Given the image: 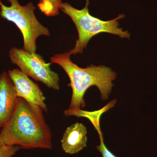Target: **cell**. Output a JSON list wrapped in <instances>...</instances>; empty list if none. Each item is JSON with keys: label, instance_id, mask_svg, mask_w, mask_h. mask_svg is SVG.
<instances>
[{"label": "cell", "instance_id": "6da1fadb", "mask_svg": "<svg viewBox=\"0 0 157 157\" xmlns=\"http://www.w3.org/2000/svg\"><path fill=\"white\" fill-rule=\"evenodd\" d=\"M43 112L17 98L13 113L0 131V138L6 144L21 149H51V132Z\"/></svg>", "mask_w": 157, "mask_h": 157}, {"label": "cell", "instance_id": "7a4b0ae2", "mask_svg": "<svg viewBox=\"0 0 157 157\" xmlns=\"http://www.w3.org/2000/svg\"><path fill=\"white\" fill-rule=\"evenodd\" d=\"M69 52L55 55L50 58L52 63L57 64L66 72L70 79L72 96L70 107L64 111L66 116H75L86 106L84 96L92 86H96L103 101L107 100L111 92L117 74L111 68L104 66L91 65L87 67H78L70 59Z\"/></svg>", "mask_w": 157, "mask_h": 157}, {"label": "cell", "instance_id": "3957f363", "mask_svg": "<svg viewBox=\"0 0 157 157\" xmlns=\"http://www.w3.org/2000/svg\"><path fill=\"white\" fill-rule=\"evenodd\" d=\"M89 4V2H86L85 7L81 10L74 8L68 3L62 2L61 4V10L72 19L78 31V39L74 48L69 52L70 55L82 53L90 40L101 33H108L121 38L130 39V33L119 27V20L125 17L124 14H119L110 20H101L90 14Z\"/></svg>", "mask_w": 157, "mask_h": 157}, {"label": "cell", "instance_id": "277c9868", "mask_svg": "<svg viewBox=\"0 0 157 157\" xmlns=\"http://www.w3.org/2000/svg\"><path fill=\"white\" fill-rule=\"evenodd\" d=\"M10 6H5L0 0V16L14 23L23 37V49L29 52H36V39L42 36H50L49 30L39 22L35 15L32 2L22 6L18 0H8Z\"/></svg>", "mask_w": 157, "mask_h": 157}, {"label": "cell", "instance_id": "5b68a950", "mask_svg": "<svg viewBox=\"0 0 157 157\" xmlns=\"http://www.w3.org/2000/svg\"><path fill=\"white\" fill-rule=\"evenodd\" d=\"M9 56L12 63L17 65L29 77L41 82L51 89L59 90V74L51 69V63H46L40 55L13 47L9 51Z\"/></svg>", "mask_w": 157, "mask_h": 157}, {"label": "cell", "instance_id": "8992f818", "mask_svg": "<svg viewBox=\"0 0 157 157\" xmlns=\"http://www.w3.org/2000/svg\"><path fill=\"white\" fill-rule=\"evenodd\" d=\"M8 73L14 83L17 98H22L34 108L47 112L46 98L38 84L20 69L9 70Z\"/></svg>", "mask_w": 157, "mask_h": 157}, {"label": "cell", "instance_id": "52a82bcc", "mask_svg": "<svg viewBox=\"0 0 157 157\" xmlns=\"http://www.w3.org/2000/svg\"><path fill=\"white\" fill-rule=\"evenodd\" d=\"M17 97L14 83L8 73L0 74V128H2L13 113Z\"/></svg>", "mask_w": 157, "mask_h": 157}, {"label": "cell", "instance_id": "ba28073f", "mask_svg": "<svg viewBox=\"0 0 157 157\" xmlns=\"http://www.w3.org/2000/svg\"><path fill=\"white\" fill-rule=\"evenodd\" d=\"M87 129L83 124L76 122L68 127L61 140L62 147L67 154L77 153L86 147Z\"/></svg>", "mask_w": 157, "mask_h": 157}, {"label": "cell", "instance_id": "9c48e42d", "mask_svg": "<svg viewBox=\"0 0 157 157\" xmlns=\"http://www.w3.org/2000/svg\"><path fill=\"white\" fill-rule=\"evenodd\" d=\"M62 0H40L38 7L46 16L52 17L59 14Z\"/></svg>", "mask_w": 157, "mask_h": 157}, {"label": "cell", "instance_id": "30bf717a", "mask_svg": "<svg viewBox=\"0 0 157 157\" xmlns=\"http://www.w3.org/2000/svg\"><path fill=\"white\" fill-rule=\"evenodd\" d=\"M21 149L17 145L6 144L0 138V157H12Z\"/></svg>", "mask_w": 157, "mask_h": 157}, {"label": "cell", "instance_id": "8fae6325", "mask_svg": "<svg viewBox=\"0 0 157 157\" xmlns=\"http://www.w3.org/2000/svg\"><path fill=\"white\" fill-rule=\"evenodd\" d=\"M98 133L101 139V144L98 146H96V148L101 153L103 157H117L112 153L109 151L104 144L103 135L100 129H98Z\"/></svg>", "mask_w": 157, "mask_h": 157}, {"label": "cell", "instance_id": "7c38bea8", "mask_svg": "<svg viewBox=\"0 0 157 157\" xmlns=\"http://www.w3.org/2000/svg\"><path fill=\"white\" fill-rule=\"evenodd\" d=\"M86 2H89V0H86Z\"/></svg>", "mask_w": 157, "mask_h": 157}]
</instances>
